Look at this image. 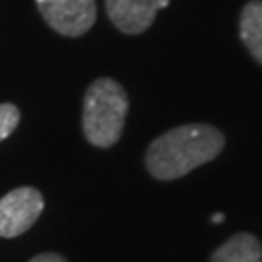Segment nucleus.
<instances>
[{
  "mask_svg": "<svg viewBox=\"0 0 262 262\" xmlns=\"http://www.w3.org/2000/svg\"><path fill=\"white\" fill-rule=\"evenodd\" d=\"M210 262H262L260 241L251 233H235L212 254Z\"/></svg>",
  "mask_w": 262,
  "mask_h": 262,
  "instance_id": "nucleus-6",
  "label": "nucleus"
},
{
  "mask_svg": "<svg viewBox=\"0 0 262 262\" xmlns=\"http://www.w3.org/2000/svg\"><path fill=\"white\" fill-rule=\"evenodd\" d=\"M19 124V109L14 103H0V142L6 140Z\"/></svg>",
  "mask_w": 262,
  "mask_h": 262,
  "instance_id": "nucleus-8",
  "label": "nucleus"
},
{
  "mask_svg": "<svg viewBox=\"0 0 262 262\" xmlns=\"http://www.w3.org/2000/svg\"><path fill=\"white\" fill-rule=\"evenodd\" d=\"M45 208L43 194L33 187H19L0 198V237L14 239L26 233Z\"/></svg>",
  "mask_w": 262,
  "mask_h": 262,
  "instance_id": "nucleus-3",
  "label": "nucleus"
},
{
  "mask_svg": "<svg viewBox=\"0 0 262 262\" xmlns=\"http://www.w3.org/2000/svg\"><path fill=\"white\" fill-rule=\"evenodd\" d=\"M239 29L245 47L262 64V0H253L245 6Z\"/></svg>",
  "mask_w": 262,
  "mask_h": 262,
  "instance_id": "nucleus-7",
  "label": "nucleus"
},
{
  "mask_svg": "<svg viewBox=\"0 0 262 262\" xmlns=\"http://www.w3.org/2000/svg\"><path fill=\"white\" fill-rule=\"evenodd\" d=\"M29 262H68L64 256H60V254L56 253H43V254H37V256H33Z\"/></svg>",
  "mask_w": 262,
  "mask_h": 262,
  "instance_id": "nucleus-9",
  "label": "nucleus"
},
{
  "mask_svg": "<svg viewBox=\"0 0 262 262\" xmlns=\"http://www.w3.org/2000/svg\"><path fill=\"white\" fill-rule=\"evenodd\" d=\"M224 134L210 124H183L163 132L146 151V167L159 181H175L217 158Z\"/></svg>",
  "mask_w": 262,
  "mask_h": 262,
  "instance_id": "nucleus-1",
  "label": "nucleus"
},
{
  "mask_svg": "<svg viewBox=\"0 0 262 262\" xmlns=\"http://www.w3.org/2000/svg\"><path fill=\"white\" fill-rule=\"evenodd\" d=\"M210 220H212L214 224H222V222L225 220V215H224V214H214L212 217H210Z\"/></svg>",
  "mask_w": 262,
  "mask_h": 262,
  "instance_id": "nucleus-10",
  "label": "nucleus"
},
{
  "mask_svg": "<svg viewBox=\"0 0 262 262\" xmlns=\"http://www.w3.org/2000/svg\"><path fill=\"white\" fill-rule=\"evenodd\" d=\"M41 16L56 33L80 37L94 28L97 18L95 0H35Z\"/></svg>",
  "mask_w": 262,
  "mask_h": 262,
  "instance_id": "nucleus-4",
  "label": "nucleus"
},
{
  "mask_svg": "<svg viewBox=\"0 0 262 262\" xmlns=\"http://www.w3.org/2000/svg\"><path fill=\"white\" fill-rule=\"evenodd\" d=\"M128 113V97L117 80L99 78L84 97L82 128L85 140L95 148H111L122 134Z\"/></svg>",
  "mask_w": 262,
  "mask_h": 262,
  "instance_id": "nucleus-2",
  "label": "nucleus"
},
{
  "mask_svg": "<svg viewBox=\"0 0 262 262\" xmlns=\"http://www.w3.org/2000/svg\"><path fill=\"white\" fill-rule=\"evenodd\" d=\"M169 2L171 0H105V8L119 31L138 35L150 28L158 12L167 8Z\"/></svg>",
  "mask_w": 262,
  "mask_h": 262,
  "instance_id": "nucleus-5",
  "label": "nucleus"
}]
</instances>
